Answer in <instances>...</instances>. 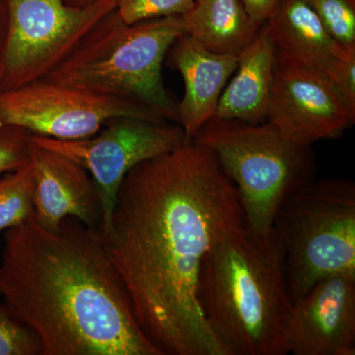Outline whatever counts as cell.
Listing matches in <instances>:
<instances>
[{
	"mask_svg": "<svg viewBox=\"0 0 355 355\" xmlns=\"http://www.w3.org/2000/svg\"><path fill=\"white\" fill-rule=\"evenodd\" d=\"M245 222L214 154L193 139L135 166L116 193L103 241L140 330L162 355H226L197 297L203 256Z\"/></svg>",
	"mask_w": 355,
	"mask_h": 355,
	"instance_id": "obj_1",
	"label": "cell"
},
{
	"mask_svg": "<svg viewBox=\"0 0 355 355\" xmlns=\"http://www.w3.org/2000/svg\"><path fill=\"white\" fill-rule=\"evenodd\" d=\"M0 294L42 355H162L140 330L101 231L74 217L7 229Z\"/></svg>",
	"mask_w": 355,
	"mask_h": 355,
	"instance_id": "obj_2",
	"label": "cell"
},
{
	"mask_svg": "<svg viewBox=\"0 0 355 355\" xmlns=\"http://www.w3.org/2000/svg\"><path fill=\"white\" fill-rule=\"evenodd\" d=\"M197 297L226 355L288 354L292 302L275 227L260 232L242 222L219 231L203 256Z\"/></svg>",
	"mask_w": 355,
	"mask_h": 355,
	"instance_id": "obj_3",
	"label": "cell"
},
{
	"mask_svg": "<svg viewBox=\"0 0 355 355\" xmlns=\"http://www.w3.org/2000/svg\"><path fill=\"white\" fill-rule=\"evenodd\" d=\"M184 34L183 16L128 25L114 9L43 80L137 103L178 123L177 104L162 69L170 49Z\"/></svg>",
	"mask_w": 355,
	"mask_h": 355,
	"instance_id": "obj_4",
	"label": "cell"
},
{
	"mask_svg": "<svg viewBox=\"0 0 355 355\" xmlns=\"http://www.w3.org/2000/svg\"><path fill=\"white\" fill-rule=\"evenodd\" d=\"M209 149L234 184L245 222L266 232L282 203L315 179L312 146L287 139L268 121L212 118L193 139Z\"/></svg>",
	"mask_w": 355,
	"mask_h": 355,
	"instance_id": "obj_5",
	"label": "cell"
},
{
	"mask_svg": "<svg viewBox=\"0 0 355 355\" xmlns=\"http://www.w3.org/2000/svg\"><path fill=\"white\" fill-rule=\"evenodd\" d=\"M273 227L286 249L287 291L298 300L324 277L355 273V184L313 180L284 200Z\"/></svg>",
	"mask_w": 355,
	"mask_h": 355,
	"instance_id": "obj_6",
	"label": "cell"
},
{
	"mask_svg": "<svg viewBox=\"0 0 355 355\" xmlns=\"http://www.w3.org/2000/svg\"><path fill=\"white\" fill-rule=\"evenodd\" d=\"M6 3L0 90L46 78L116 9V0H97L85 7L69 6L65 0H6Z\"/></svg>",
	"mask_w": 355,
	"mask_h": 355,
	"instance_id": "obj_7",
	"label": "cell"
},
{
	"mask_svg": "<svg viewBox=\"0 0 355 355\" xmlns=\"http://www.w3.org/2000/svg\"><path fill=\"white\" fill-rule=\"evenodd\" d=\"M188 139L176 123L133 116L111 119L95 135L83 139L30 137L33 144L64 154L85 168L101 200V232L108 227L116 193L128 173L144 161L169 153Z\"/></svg>",
	"mask_w": 355,
	"mask_h": 355,
	"instance_id": "obj_8",
	"label": "cell"
},
{
	"mask_svg": "<svg viewBox=\"0 0 355 355\" xmlns=\"http://www.w3.org/2000/svg\"><path fill=\"white\" fill-rule=\"evenodd\" d=\"M116 116L168 121L137 103L48 80L0 90V127L22 128L32 135L58 140L86 139Z\"/></svg>",
	"mask_w": 355,
	"mask_h": 355,
	"instance_id": "obj_9",
	"label": "cell"
},
{
	"mask_svg": "<svg viewBox=\"0 0 355 355\" xmlns=\"http://www.w3.org/2000/svg\"><path fill=\"white\" fill-rule=\"evenodd\" d=\"M266 121L295 144L312 146L352 128L355 109L327 74L277 55Z\"/></svg>",
	"mask_w": 355,
	"mask_h": 355,
	"instance_id": "obj_10",
	"label": "cell"
},
{
	"mask_svg": "<svg viewBox=\"0 0 355 355\" xmlns=\"http://www.w3.org/2000/svg\"><path fill=\"white\" fill-rule=\"evenodd\" d=\"M287 347L294 355L355 354V273L324 277L292 303Z\"/></svg>",
	"mask_w": 355,
	"mask_h": 355,
	"instance_id": "obj_11",
	"label": "cell"
},
{
	"mask_svg": "<svg viewBox=\"0 0 355 355\" xmlns=\"http://www.w3.org/2000/svg\"><path fill=\"white\" fill-rule=\"evenodd\" d=\"M34 176L33 218L41 227L55 231L65 217H74L100 230L102 205L94 181L85 168L64 154L30 140Z\"/></svg>",
	"mask_w": 355,
	"mask_h": 355,
	"instance_id": "obj_12",
	"label": "cell"
},
{
	"mask_svg": "<svg viewBox=\"0 0 355 355\" xmlns=\"http://www.w3.org/2000/svg\"><path fill=\"white\" fill-rule=\"evenodd\" d=\"M168 53L184 84L183 98L177 104V123L193 139L216 114L222 92L237 69L238 57L207 51L188 34L180 37Z\"/></svg>",
	"mask_w": 355,
	"mask_h": 355,
	"instance_id": "obj_13",
	"label": "cell"
},
{
	"mask_svg": "<svg viewBox=\"0 0 355 355\" xmlns=\"http://www.w3.org/2000/svg\"><path fill=\"white\" fill-rule=\"evenodd\" d=\"M265 28L277 57L333 76L349 53L329 34L308 0H282Z\"/></svg>",
	"mask_w": 355,
	"mask_h": 355,
	"instance_id": "obj_14",
	"label": "cell"
},
{
	"mask_svg": "<svg viewBox=\"0 0 355 355\" xmlns=\"http://www.w3.org/2000/svg\"><path fill=\"white\" fill-rule=\"evenodd\" d=\"M277 53L265 26L238 55L237 69L226 84L214 118L250 123L266 121Z\"/></svg>",
	"mask_w": 355,
	"mask_h": 355,
	"instance_id": "obj_15",
	"label": "cell"
},
{
	"mask_svg": "<svg viewBox=\"0 0 355 355\" xmlns=\"http://www.w3.org/2000/svg\"><path fill=\"white\" fill-rule=\"evenodd\" d=\"M183 17L186 34L219 55L238 57L261 28L249 17L240 0H196Z\"/></svg>",
	"mask_w": 355,
	"mask_h": 355,
	"instance_id": "obj_16",
	"label": "cell"
},
{
	"mask_svg": "<svg viewBox=\"0 0 355 355\" xmlns=\"http://www.w3.org/2000/svg\"><path fill=\"white\" fill-rule=\"evenodd\" d=\"M34 187L30 162L0 179V232L22 225L32 218Z\"/></svg>",
	"mask_w": 355,
	"mask_h": 355,
	"instance_id": "obj_17",
	"label": "cell"
},
{
	"mask_svg": "<svg viewBox=\"0 0 355 355\" xmlns=\"http://www.w3.org/2000/svg\"><path fill=\"white\" fill-rule=\"evenodd\" d=\"M329 34L355 53V0H308Z\"/></svg>",
	"mask_w": 355,
	"mask_h": 355,
	"instance_id": "obj_18",
	"label": "cell"
},
{
	"mask_svg": "<svg viewBox=\"0 0 355 355\" xmlns=\"http://www.w3.org/2000/svg\"><path fill=\"white\" fill-rule=\"evenodd\" d=\"M41 342L6 303L0 302V355H41Z\"/></svg>",
	"mask_w": 355,
	"mask_h": 355,
	"instance_id": "obj_19",
	"label": "cell"
},
{
	"mask_svg": "<svg viewBox=\"0 0 355 355\" xmlns=\"http://www.w3.org/2000/svg\"><path fill=\"white\" fill-rule=\"evenodd\" d=\"M196 0H116V12L125 24L169 16H184Z\"/></svg>",
	"mask_w": 355,
	"mask_h": 355,
	"instance_id": "obj_20",
	"label": "cell"
},
{
	"mask_svg": "<svg viewBox=\"0 0 355 355\" xmlns=\"http://www.w3.org/2000/svg\"><path fill=\"white\" fill-rule=\"evenodd\" d=\"M30 135L15 127H0V179L30 162Z\"/></svg>",
	"mask_w": 355,
	"mask_h": 355,
	"instance_id": "obj_21",
	"label": "cell"
},
{
	"mask_svg": "<svg viewBox=\"0 0 355 355\" xmlns=\"http://www.w3.org/2000/svg\"><path fill=\"white\" fill-rule=\"evenodd\" d=\"M331 79L345 101L355 109V53L340 62Z\"/></svg>",
	"mask_w": 355,
	"mask_h": 355,
	"instance_id": "obj_22",
	"label": "cell"
},
{
	"mask_svg": "<svg viewBox=\"0 0 355 355\" xmlns=\"http://www.w3.org/2000/svg\"><path fill=\"white\" fill-rule=\"evenodd\" d=\"M249 17L263 27L275 15L282 0H240Z\"/></svg>",
	"mask_w": 355,
	"mask_h": 355,
	"instance_id": "obj_23",
	"label": "cell"
},
{
	"mask_svg": "<svg viewBox=\"0 0 355 355\" xmlns=\"http://www.w3.org/2000/svg\"><path fill=\"white\" fill-rule=\"evenodd\" d=\"M7 26V10L6 0H0V53L6 39Z\"/></svg>",
	"mask_w": 355,
	"mask_h": 355,
	"instance_id": "obj_24",
	"label": "cell"
},
{
	"mask_svg": "<svg viewBox=\"0 0 355 355\" xmlns=\"http://www.w3.org/2000/svg\"><path fill=\"white\" fill-rule=\"evenodd\" d=\"M69 6L74 7H85L94 3L97 0H65Z\"/></svg>",
	"mask_w": 355,
	"mask_h": 355,
	"instance_id": "obj_25",
	"label": "cell"
}]
</instances>
